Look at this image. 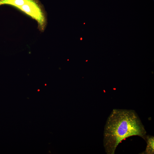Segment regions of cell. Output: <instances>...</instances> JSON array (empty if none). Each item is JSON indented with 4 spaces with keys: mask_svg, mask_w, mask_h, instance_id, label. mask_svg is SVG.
<instances>
[{
    "mask_svg": "<svg viewBox=\"0 0 154 154\" xmlns=\"http://www.w3.org/2000/svg\"><path fill=\"white\" fill-rule=\"evenodd\" d=\"M146 131L137 114L133 110L113 109L104 128V144L107 154H114L124 139L139 136L145 139Z\"/></svg>",
    "mask_w": 154,
    "mask_h": 154,
    "instance_id": "obj_1",
    "label": "cell"
},
{
    "mask_svg": "<svg viewBox=\"0 0 154 154\" xmlns=\"http://www.w3.org/2000/svg\"><path fill=\"white\" fill-rule=\"evenodd\" d=\"M7 4L14 6L37 21L38 28L41 32L47 24L46 14L39 0H0V5Z\"/></svg>",
    "mask_w": 154,
    "mask_h": 154,
    "instance_id": "obj_2",
    "label": "cell"
},
{
    "mask_svg": "<svg viewBox=\"0 0 154 154\" xmlns=\"http://www.w3.org/2000/svg\"><path fill=\"white\" fill-rule=\"evenodd\" d=\"M146 139L147 145L145 151L142 154H153L154 153V137L153 136L147 135Z\"/></svg>",
    "mask_w": 154,
    "mask_h": 154,
    "instance_id": "obj_3",
    "label": "cell"
},
{
    "mask_svg": "<svg viewBox=\"0 0 154 154\" xmlns=\"http://www.w3.org/2000/svg\"><path fill=\"white\" fill-rule=\"evenodd\" d=\"M87 61H88V60H86V61L87 62Z\"/></svg>",
    "mask_w": 154,
    "mask_h": 154,
    "instance_id": "obj_4",
    "label": "cell"
}]
</instances>
